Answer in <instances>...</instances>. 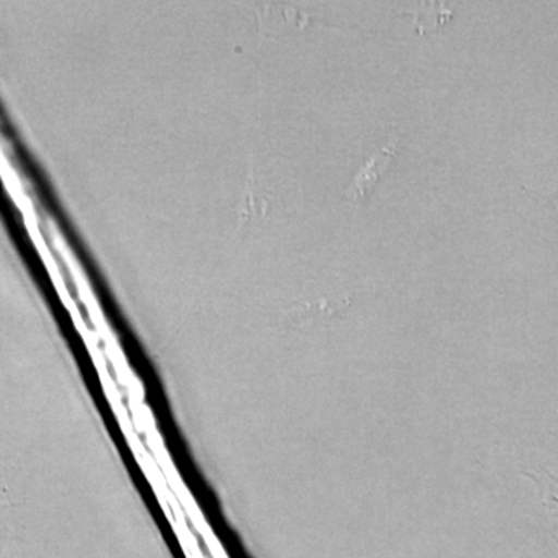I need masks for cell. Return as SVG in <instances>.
Segmentation results:
<instances>
[{
	"mask_svg": "<svg viewBox=\"0 0 558 558\" xmlns=\"http://www.w3.org/2000/svg\"><path fill=\"white\" fill-rule=\"evenodd\" d=\"M549 202H553L554 205L558 208V196H548L546 197Z\"/></svg>",
	"mask_w": 558,
	"mask_h": 558,
	"instance_id": "obj_3",
	"label": "cell"
},
{
	"mask_svg": "<svg viewBox=\"0 0 558 558\" xmlns=\"http://www.w3.org/2000/svg\"><path fill=\"white\" fill-rule=\"evenodd\" d=\"M395 143L379 150L376 156L363 167V170L355 175L354 182L349 186L347 194L351 199H366L371 191L376 186L377 180L381 178L391 160L395 159Z\"/></svg>",
	"mask_w": 558,
	"mask_h": 558,
	"instance_id": "obj_1",
	"label": "cell"
},
{
	"mask_svg": "<svg viewBox=\"0 0 558 558\" xmlns=\"http://www.w3.org/2000/svg\"><path fill=\"white\" fill-rule=\"evenodd\" d=\"M524 475L537 484L543 508L548 510L550 520L554 521V526L558 531V476H554L553 473L545 472V470L524 472Z\"/></svg>",
	"mask_w": 558,
	"mask_h": 558,
	"instance_id": "obj_2",
	"label": "cell"
}]
</instances>
